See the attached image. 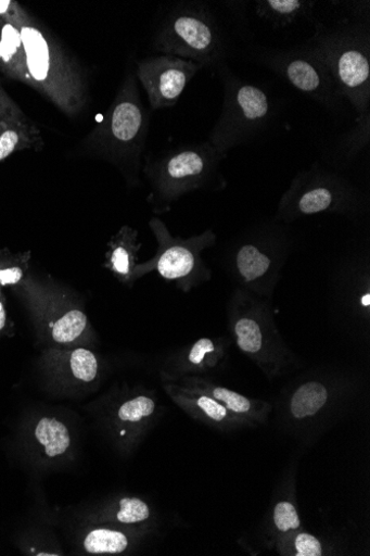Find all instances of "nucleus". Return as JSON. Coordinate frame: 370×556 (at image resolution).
I'll return each mask as SVG.
<instances>
[{
  "mask_svg": "<svg viewBox=\"0 0 370 556\" xmlns=\"http://www.w3.org/2000/svg\"><path fill=\"white\" fill-rule=\"evenodd\" d=\"M329 390L319 381H309L297 388L291 400V412L297 419L319 413L328 403Z\"/></svg>",
  "mask_w": 370,
  "mask_h": 556,
  "instance_id": "nucleus-20",
  "label": "nucleus"
},
{
  "mask_svg": "<svg viewBox=\"0 0 370 556\" xmlns=\"http://www.w3.org/2000/svg\"><path fill=\"white\" fill-rule=\"evenodd\" d=\"M34 20L35 17L15 0H0V22L21 29Z\"/></svg>",
  "mask_w": 370,
  "mask_h": 556,
  "instance_id": "nucleus-24",
  "label": "nucleus"
},
{
  "mask_svg": "<svg viewBox=\"0 0 370 556\" xmlns=\"http://www.w3.org/2000/svg\"><path fill=\"white\" fill-rule=\"evenodd\" d=\"M149 227L157 247L150 261L136 266V282L156 273L166 281L175 282L178 289L189 292L213 279V270L202 260L203 252L217 243V235L213 229L190 238L175 237L157 217L149 222Z\"/></svg>",
  "mask_w": 370,
  "mask_h": 556,
  "instance_id": "nucleus-9",
  "label": "nucleus"
},
{
  "mask_svg": "<svg viewBox=\"0 0 370 556\" xmlns=\"http://www.w3.org/2000/svg\"><path fill=\"white\" fill-rule=\"evenodd\" d=\"M226 159L207 141L180 146L155 160L148 157L143 174L150 185L146 199L153 213H168L174 202L197 190H225L228 182L221 166Z\"/></svg>",
  "mask_w": 370,
  "mask_h": 556,
  "instance_id": "nucleus-3",
  "label": "nucleus"
},
{
  "mask_svg": "<svg viewBox=\"0 0 370 556\" xmlns=\"http://www.w3.org/2000/svg\"><path fill=\"white\" fill-rule=\"evenodd\" d=\"M195 404L210 419L222 421L227 417V408L213 396L202 394L195 399Z\"/></svg>",
  "mask_w": 370,
  "mask_h": 556,
  "instance_id": "nucleus-29",
  "label": "nucleus"
},
{
  "mask_svg": "<svg viewBox=\"0 0 370 556\" xmlns=\"http://www.w3.org/2000/svg\"><path fill=\"white\" fill-rule=\"evenodd\" d=\"M28 309L42 339L58 345H74L90 334L87 315L71 291L50 277L30 273L13 290Z\"/></svg>",
  "mask_w": 370,
  "mask_h": 556,
  "instance_id": "nucleus-8",
  "label": "nucleus"
},
{
  "mask_svg": "<svg viewBox=\"0 0 370 556\" xmlns=\"http://www.w3.org/2000/svg\"><path fill=\"white\" fill-rule=\"evenodd\" d=\"M218 352V346L214 340L200 339L188 351L184 359L186 365L188 369H204L208 364L216 363Z\"/></svg>",
  "mask_w": 370,
  "mask_h": 556,
  "instance_id": "nucleus-22",
  "label": "nucleus"
},
{
  "mask_svg": "<svg viewBox=\"0 0 370 556\" xmlns=\"http://www.w3.org/2000/svg\"><path fill=\"white\" fill-rule=\"evenodd\" d=\"M31 88L68 117L88 103V86L78 63L36 18L20 29Z\"/></svg>",
  "mask_w": 370,
  "mask_h": 556,
  "instance_id": "nucleus-4",
  "label": "nucleus"
},
{
  "mask_svg": "<svg viewBox=\"0 0 370 556\" xmlns=\"http://www.w3.org/2000/svg\"><path fill=\"white\" fill-rule=\"evenodd\" d=\"M0 117L30 123V119L24 114L2 84H0Z\"/></svg>",
  "mask_w": 370,
  "mask_h": 556,
  "instance_id": "nucleus-28",
  "label": "nucleus"
},
{
  "mask_svg": "<svg viewBox=\"0 0 370 556\" xmlns=\"http://www.w3.org/2000/svg\"><path fill=\"white\" fill-rule=\"evenodd\" d=\"M33 437L36 445L48 458L63 456L72 443L68 428L56 418L39 419L34 428Z\"/></svg>",
  "mask_w": 370,
  "mask_h": 556,
  "instance_id": "nucleus-18",
  "label": "nucleus"
},
{
  "mask_svg": "<svg viewBox=\"0 0 370 556\" xmlns=\"http://www.w3.org/2000/svg\"><path fill=\"white\" fill-rule=\"evenodd\" d=\"M220 75L224 84L222 111L207 142L227 156L231 149L266 130L275 111L266 90L239 78L228 65L221 66Z\"/></svg>",
  "mask_w": 370,
  "mask_h": 556,
  "instance_id": "nucleus-7",
  "label": "nucleus"
},
{
  "mask_svg": "<svg viewBox=\"0 0 370 556\" xmlns=\"http://www.w3.org/2000/svg\"><path fill=\"white\" fill-rule=\"evenodd\" d=\"M43 368L51 378L69 384L90 386L99 378V361L86 348L73 350H48L42 358Z\"/></svg>",
  "mask_w": 370,
  "mask_h": 556,
  "instance_id": "nucleus-13",
  "label": "nucleus"
},
{
  "mask_svg": "<svg viewBox=\"0 0 370 556\" xmlns=\"http://www.w3.org/2000/svg\"><path fill=\"white\" fill-rule=\"evenodd\" d=\"M203 67L191 61L158 55L137 63L136 77L142 85L152 111L174 108L189 83Z\"/></svg>",
  "mask_w": 370,
  "mask_h": 556,
  "instance_id": "nucleus-12",
  "label": "nucleus"
},
{
  "mask_svg": "<svg viewBox=\"0 0 370 556\" xmlns=\"http://www.w3.org/2000/svg\"><path fill=\"white\" fill-rule=\"evenodd\" d=\"M128 546L127 536L118 531L95 529L89 532L84 541V547L91 554H118Z\"/></svg>",
  "mask_w": 370,
  "mask_h": 556,
  "instance_id": "nucleus-21",
  "label": "nucleus"
},
{
  "mask_svg": "<svg viewBox=\"0 0 370 556\" xmlns=\"http://www.w3.org/2000/svg\"><path fill=\"white\" fill-rule=\"evenodd\" d=\"M150 115L136 74H128L102 121L85 139L86 148L115 165L130 186L139 184Z\"/></svg>",
  "mask_w": 370,
  "mask_h": 556,
  "instance_id": "nucleus-2",
  "label": "nucleus"
},
{
  "mask_svg": "<svg viewBox=\"0 0 370 556\" xmlns=\"http://www.w3.org/2000/svg\"><path fill=\"white\" fill-rule=\"evenodd\" d=\"M210 395L219 402L226 403V406L238 414L248 413L251 402L244 395L222 387L210 388Z\"/></svg>",
  "mask_w": 370,
  "mask_h": 556,
  "instance_id": "nucleus-26",
  "label": "nucleus"
},
{
  "mask_svg": "<svg viewBox=\"0 0 370 556\" xmlns=\"http://www.w3.org/2000/svg\"><path fill=\"white\" fill-rule=\"evenodd\" d=\"M31 251L0 248V288H20L30 275Z\"/></svg>",
  "mask_w": 370,
  "mask_h": 556,
  "instance_id": "nucleus-19",
  "label": "nucleus"
},
{
  "mask_svg": "<svg viewBox=\"0 0 370 556\" xmlns=\"http://www.w3.org/2000/svg\"><path fill=\"white\" fill-rule=\"evenodd\" d=\"M286 225L272 220L250 227L230 245L226 267L237 288L257 296H271L290 256L292 240Z\"/></svg>",
  "mask_w": 370,
  "mask_h": 556,
  "instance_id": "nucleus-5",
  "label": "nucleus"
},
{
  "mask_svg": "<svg viewBox=\"0 0 370 556\" xmlns=\"http://www.w3.org/2000/svg\"><path fill=\"white\" fill-rule=\"evenodd\" d=\"M0 72L12 80L31 87L21 31L2 22H0Z\"/></svg>",
  "mask_w": 370,
  "mask_h": 556,
  "instance_id": "nucleus-15",
  "label": "nucleus"
},
{
  "mask_svg": "<svg viewBox=\"0 0 370 556\" xmlns=\"http://www.w3.org/2000/svg\"><path fill=\"white\" fill-rule=\"evenodd\" d=\"M307 45L327 65L341 97L356 112L355 125L370 127L369 23L316 24Z\"/></svg>",
  "mask_w": 370,
  "mask_h": 556,
  "instance_id": "nucleus-1",
  "label": "nucleus"
},
{
  "mask_svg": "<svg viewBox=\"0 0 370 556\" xmlns=\"http://www.w3.org/2000/svg\"><path fill=\"white\" fill-rule=\"evenodd\" d=\"M260 62L301 93L331 111H339L344 100L323 61L306 43L286 50H269Z\"/></svg>",
  "mask_w": 370,
  "mask_h": 556,
  "instance_id": "nucleus-11",
  "label": "nucleus"
},
{
  "mask_svg": "<svg viewBox=\"0 0 370 556\" xmlns=\"http://www.w3.org/2000/svg\"><path fill=\"white\" fill-rule=\"evenodd\" d=\"M138 238V230L125 225L112 237L104 254L103 268L128 288L136 283L133 274L142 248Z\"/></svg>",
  "mask_w": 370,
  "mask_h": 556,
  "instance_id": "nucleus-14",
  "label": "nucleus"
},
{
  "mask_svg": "<svg viewBox=\"0 0 370 556\" xmlns=\"http://www.w3.org/2000/svg\"><path fill=\"white\" fill-rule=\"evenodd\" d=\"M154 49L163 55L191 61L202 67L219 64L226 56L221 28L203 5H182L156 30Z\"/></svg>",
  "mask_w": 370,
  "mask_h": 556,
  "instance_id": "nucleus-10",
  "label": "nucleus"
},
{
  "mask_svg": "<svg viewBox=\"0 0 370 556\" xmlns=\"http://www.w3.org/2000/svg\"><path fill=\"white\" fill-rule=\"evenodd\" d=\"M275 521L281 531L295 530L299 527L301 522L293 504L289 502H281L277 505L275 511Z\"/></svg>",
  "mask_w": 370,
  "mask_h": 556,
  "instance_id": "nucleus-27",
  "label": "nucleus"
},
{
  "mask_svg": "<svg viewBox=\"0 0 370 556\" xmlns=\"http://www.w3.org/2000/svg\"><path fill=\"white\" fill-rule=\"evenodd\" d=\"M150 517L148 505L136 497H126L120 501V510L117 520L127 523H138L145 521Z\"/></svg>",
  "mask_w": 370,
  "mask_h": 556,
  "instance_id": "nucleus-25",
  "label": "nucleus"
},
{
  "mask_svg": "<svg viewBox=\"0 0 370 556\" xmlns=\"http://www.w3.org/2000/svg\"><path fill=\"white\" fill-rule=\"evenodd\" d=\"M365 210L363 194L357 186L337 173L314 165L293 178L280 199L276 220L289 225L323 214L356 217Z\"/></svg>",
  "mask_w": 370,
  "mask_h": 556,
  "instance_id": "nucleus-6",
  "label": "nucleus"
},
{
  "mask_svg": "<svg viewBox=\"0 0 370 556\" xmlns=\"http://www.w3.org/2000/svg\"><path fill=\"white\" fill-rule=\"evenodd\" d=\"M40 130L30 122L0 117V164L23 150H41Z\"/></svg>",
  "mask_w": 370,
  "mask_h": 556,
  "instance_id": "nucleus-16",
  "label": "nucleus"
},
{
  "mask_svg": "<svg viewBox=\"0 0 370 556\" xmlns=\"http://www.w3.org/2000/svg\"><path fill=\"white\" fill-rule=\"evenodd\" d=\"M298 556H320L322 555V545L315 536L310 534H301L295 541Z\"/></svg>",
  "mask_w": 370,
  "mask_h": 556,
  "instance_id": "nucleus-31",
  "label": "nucleus"
},
{
  "mask_svg": "<svg viewBox=\"0 0 370 556\" xmlns=\"http://www.w3.org/2000/svg\"><path fill=\"white\" fill-rule=\"evenodd\" d=\"M15 334V326L8 309V299L4 289L0 288V341Z\"/></svg>",
  "mask_w": 370,
  "mask_h": 556,
  "instance_id": "nucleus-30",
  "label": "nucleus"
},
{
  "mask_svg": "<svg viewBox=\"0 0 370 556\" xmlns=\"http://www.w3.org/2000/svg\"><path fill=\"white\" fill-rule=\"evenodd\" d=\"M154 409L155 403L153 399L144 394H139L122 404L118 410V418L122 421L139 422L150 417L154 413Z\"/></svg>",
  "mask_w": 370,
  "mask_h": 556,
  "instance_id": "nucleus-23",
  "label": "nucleus"
},
{
  "mask_svg": "<svg viewBox=\"0 0 370 556\" xmlns=\"http://www.w3.org/2000/svg\"><path fill=\"white\" fill-rule=\"evenodd\" d=\"M315 4L310 0H258L255 13L275 29H281L299 20H312Z\"/></svg>",
  "mask_w": 370,
  "mask_h": 556,
  "instance_id": "nucleus-17",
  "label": "nucleus"
}]
</instances>
